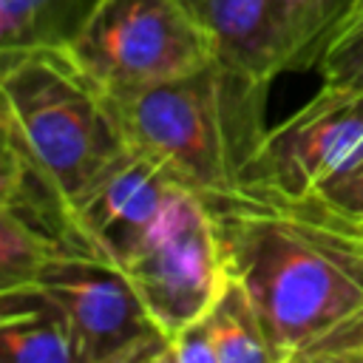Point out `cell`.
Here are the masks:
<instances>
[{
    "label": "cell",
    "instance_id": "cell-1",
    "mask_svg": "<svg viewBox=\"0 0 363 363\" xmlns=\"http://www.w3.org/2000/svg\"><path fill=\"white\" fill-rule=\"evenodd\" d=\"M275 363H363V216L241 187L210 204Z\"/></svg>",
    "mask_w": 363,
    "mask_h": 363
},
{
    "label": "cell",
    "instance_id": "cell-2",
    "mask_svg": "<svg viewBox=\"0 0 363 363\" xmlns=\"http://www.w3.org/2000/svg\"><path fill=\"white\" fill-rule=\"evenodd\" d=\"M269 85L221 60L179 79L111 99L128 145L147 153L207 207L244 187L267 133Z\"/></svg>",
    "mask_w": 363,
    "mask_h": 363
},
{
    "label": "cell",
    "instance_id": "cell-3",
    "mask_svg": "<svg viewBox=\"0 0 363 363\" xmlns=\"http://www.w3.org/2000/svg\"><path fill=\"white\" fill-rule=\"evenodd\" d=\"M3 136L14 139L68 204L130 145L111 105L62 48L3 57Z\"/></svg>",
    "mask_w": 363,
    "mask_h": 363
},
{
    "label": "cell",
    "instance_id": "cell-4",
    "mask_svg": "<svg viewBox=\"0 0 363 363\" xmlns=\"http://www.w3.org/2000/svg\"><path fill=\"white\" fill-rule=\"evenodd\" d=\"M62 51L111 99L218 60L207 26L187 0H94Z\"/></svg>",
    "mask_w": 363,
    "mask_h": 363
},
{
    "label": "cell",
    "instance_id": "cell-5",
    "mask_svg": "<svg viewBox=\"0 0 363 363\" xmlns=\"http://www.w3.org/2000/svg\"><path fill=\"white\" fill-rule=\"evenodd\" d=\"M40 284L68 315L79 363H167L170 335L105 250L79 235L40 267Z\"/></svg>",
    "mask_w": 363,
    "mask_h": 363
},
{
    "label": "cell",
    "instance_id": "cell-6",
    "mask_svg": "<svg viewBox=\"0 0 363 363\" xmlns=\"http://www.w3.org/2000/svg\"><path fill=\"white\" fill-rule=\"evenodd\" d=\"M122 269L170 337L201 318L227 278L210 207L179 184L145 238L122 258Z\"/></svg>",
    "mask_w": 363,
    "mask_h": 363
},
{
    "label": "cell",
    "instance_id": "cell-7",
    "mask_svg": "<svg viewBox=\"0 0 363 363\" xmlns=\"http://www.w3.org/2000/svg\"><path fill=\"white\" fill-rule=\"evenodd\" d=\"M218 60L264 85L318 68L352 0H187Z\"/></svg>",
    "mask_w": 363,
    "mask_h": 363
},
{
    "label": "cell",
    "instance_id": "cell-8",
    "mask_svg": "<svg viewBox=\"0 0 363 363\" xmlns=\"http://www.w3.org/2000/svg\"><path fill=\"white\" fill-rule=\"evenodd\" d=\"M363 150V91L326 88L267 128L244 187L281 196H318Z\"/></svg>",
    "mask_w": 363,
    "mask_h": 363
},
{
    "label": "cell",
    "instance_id": "cell-9",
    "mask_svg": "<svg viewBox=\"0 0 363 363\" xmlns=\"http://www.w3.org/2000/svg\"><path fill=\"white\" fill-rule=\"evenodd\" d=\"M176 187L179 182L164 164L128 147L71 201V213L77 227L122 264L153 227Z\"/></svg>",
    "mask_w": 363,
    "mask_h": 363
},
{
    "label": "cell",
    "instance_id": "cell-10",
    "mask_svg": "<svg viewBox=\"0 0 363 363\" xmlns=\"http://www.w3.org/2000/svg\"><path fill=\"white\" fill-rule=\"evenodd\" d=\"M167 363H275L252 295L233 272L210 309L170 337Z\"/></svg>",
    "mask_w": 363,
    "mask_h": 363
},
{
    "label": "cell",
    "instance_id": "cell-11",
    "mask_svg": "<svg viewBox=\"0 0 363 363\" xmlns=\"http://www.w3.org/2000/svg\"><path fill=\"white\" fill-rule=\"evenodd\" d=\"M0 340L11 363H79L71 320L40 284L0 289Z\"/></svg>",
    "mask_w": 363,
    "mask_h": 363
},
{
    "label": "cell",
    "instance_id": "cell-12",
    "mask_svg": "<svg viewBox=\"0 0 363 363\" xmlns=\"http://www.w3.org/2000/svg\"><path fill=\"white\" fill-rule=\"evenodd\" d=\"M94 0H0V51L65 48Z\"/></svg>",
    "mask_w": 363,
    "mask_h": 363
},
{
    "label": "cell",
    "instance_id": "cell-13",
    "mask_svg": "<svg viewBox=\"0 0 363 363\" xmlns=\"http://www.w3.org/2000/svg\"><path fill=\"white\" fill-rule=\"evenodd\" d=\"M57 247L11 213H0V289L34 284L43 261Z\"/></svg>",
    "mask_w": 363,
    "mask_h": 363
},
{
    "label": "cell",
    "instance_id": "cell-14",
    "mask_svg": "<svg viewBox=\"0 0 363 363\" xmlns=\"http://www.w3.org/2000/svg\"><path fill=\"white\" fill-rule=\"evenodd\" d=\"M320 85L363 91V0H352L326 54L318 62Z\"/></svg>",
    "mask_w": 363,
    "mask_h": 363
},
{
    "label": "cell",
    "instance_id": "cell-15",
    "mask_svg": "<svg viewBox=\"0 0 363 363\" xmlns=\"http://www.w3.org/2000/svg\"><path fill=\"white\" fill-rule=\"evenodd\" d=\"M318 199H323L326 204L346 210V213H360L363 216V150L360 156L343 167L320 193Z\"/></svg>",
    "mask_w": 363,
    "mask_h": 363
}]
</instances>
